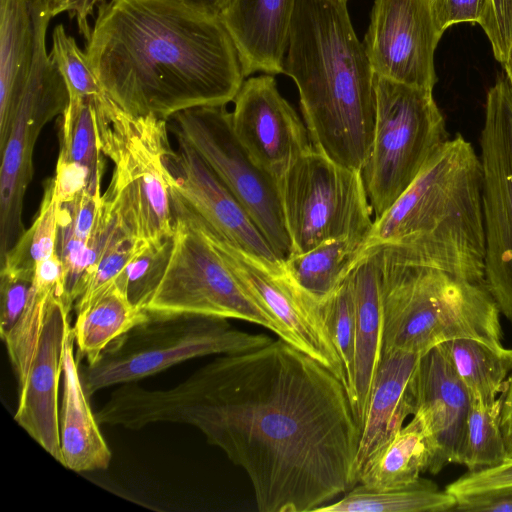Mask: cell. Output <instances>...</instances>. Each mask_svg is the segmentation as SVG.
Returning <instances> with one entry per match:
<instances>
[{
    "label": "cell",
    "mask_w": 512,
    "mask_h": 512,
    "mask_svg": "<svg viewBox=\"0 0 512 512\" xmlns=\"http://www.w3.org/2000/svg\"><path fill=\"white\" fill-rule=\"evenodd\" d=\"M100 424L199 429L247 473L260 512H308L357 485L361 427L346 387L283 339L221 355L168 389L120 385Z\"/></svg>",
    "instance_id": "obj_1"
},
{
    "label": "cell",
    "mask_w": 512,
    "mask_h": 512,
    "mask_svg": "<svg viewBox=\"0 0 512 512\" xmlns=\"http://www.w3.org/2000/svg\"><path fill=\"white\" fill-rule=\"evenodd\" d=\"M85 53L106 96L135 116L226 105L245 81L220 15L185 0L100 4Z\"/></svg>",
    "instance_id": "obj_2"
},
{
    "label": "cell",
    "mask_w": 512,
    "mask_h": 512,
    "mask_svg": "<svg viewBox=\"0 0 512 512\" xmlns=\"http://www.w3.org/2000/svg\"><path fill=\"white\" fill-rule=\"evenodd\" d=\"M284 73L297 86L312 146L361 171L374 135L375 74L346 0H296Z\"/></svg>",
    "instance_id": "obj_3"
},
{
    "label": "cell",
    "mask_w": 512,
    "mask_h": 512,
    "mask_svg": "<svg viewBox=\"0 0 512 512\" xmlns=\"http://www.w3.org/2000/svg\"><path fill=\"white\" fill-rule=\"evenodd\" d=\"M482 166L462 135L442 143L399 198L377 219L365 251L485 283Z\"/></svg>",
    "instance_id": "obj_4"
},
{
    "label": "cell",
    "mask_w": 512,
    "mask_h": 512,
    "mask_svg": "<svg viewBox=\"0 0 512 512\" xmlns=\"http://www.w3.org/2000/svg\"><path fill=\"white\" fill-rule=\"evenodd\" d=\"M379 255L383 352L422 355L458 338L502 347L499 308L485 283Z\"/></svg>",
    "instance_id": "obj_5"
},
{
    "label": "cell",
    "mask_w": 512,
    "mask_h": 512,
    "mask_svg": "<svg viewBox=\"0 0 512 512\" xmlns=\"http://www.w3.org/2000/svg\"><path fill=\"white\" fill-rule=\"evenodd\" d=\"M99 145L114 164L103 196L136 241L162 245L174 235L175 218L167 159L173 151L167 120L127 113L107 96L95 99Z\"/></svg>",
    "instance_id": "obj_6"
},
{
    "label": "cell",
    "mask_w": 512,
    "mask_h": 512,
    "mask_svg": "<svg viewBox=\"0 0 512 512\" xmlns=\"http://www.w3.org/2000/svg\"><path fill=\"white\" fill-rule=\"evenodd\" d=\"M265 334L233 328L227 319L197 315H157L110 343L80 371L88 395L137 382L181 362L209 355H230L270 343Z\"/></svg>",
    "instance_id": "obj_7"
},
{
    "label": "cell",
    "mask_w": 512,
    "mask_h": 512,
    "mask_svg": "<svg viewBox=\"0 0 512 512\" xmlns=\"http://www.w3.org/2000/svg\"><path fill=\"white\" fill-rule=\"evenodd\" d=\"M374 91V135L361 174L375 220L412 184L449 134L432 90L375 75Z\"/></svg>",
    "instance_id": "obj_8"
},
{
    "label": "cell",
    "mask_w": 512,
    "mask_h": 512,
    "mask_svg": "<svg viewBox=\"0 0 512 512\" xmlns=\"http://www.w3.org/2000/svg\"><path fill=\"white\" fill-rule=\"evenodd\" d=\"M277 183L291 255L334 239L366 241L374 217L361 171L334 162L312 146Z\"/></svg>",
    "instance_id": "obj_9"
},
{
    "label": "cell",
    "mask_w": 512,
    "mask_h": 512,
    "mask_svg": "<svg viewBox=\"0 0 512 512\" xmlns=\"http://www.w3.org/2000/svg\"><path fill=\"white\" fill-rule=\"evenodd\" d=\"M173 212L170 256L146 311L238 319L260 325L282 339L279 324L247 293L196 224L185 214Z\"/></svg>",
    "instance_id": "obj_10"
},
{
    "label": "cell",
    "mask_w": 512,
    "mask_h": 512,
    "mask_svg": "<svg viewBox=\"0 0 512 512\" xmlns=\"http://www.w3.org/2000/svg\"><path fill=\"white\" fill-rule=\"evenodd\" d=\"M36 46L32 69L14 107L0 168V260L25 231L24 196L33 177V151L43 127L69 103L65 81L46 49L52 19L47 0H31Z\"/></svg>",
    "instance_id": "obj_11"
},
{
    "label": "cell",
    "mask_w": 512,
    "mask_h": 512,
    "mask_svg": "<svg viewBox=\"0 0 512 512\" xmlns=\"http://www.w3.org/2000/svg\"><path fill=\"white\" fill-rule=\"evenodd\" d=\"M169 119L171 132L197 151L285 262L292 247L277 179L258 168L241 146L234 135L231 112L226 105L188 108Z\"/></svg>",
    "instance_id": "obj_12"
},
{
    "label": "cell",
    "mask_w": 512,
    "mask_h": 512,
    "mask_svg": "<svg viewBox=\"0 0 512 512\" xmlns=\"http://www.w3.org/2000/svg\"><path fill=\"white\" fill-rule=\"evenodd\" d=\"M480 144L485 284L512 322V90L505 75L487 93Z\"/></svg>",
    "instance_id": "obj_13"
},
{
    "label": "cell",
    "mask_w": 512,
    "mask_h": 512,
    "mask_svg": "<svg viewBox=\"0 0 512 512\" xmlns=\"http://www.w3.org/2000/svg\"><path fill=\"white\" fill-rule=\"evenodd\" d=\"M247 293L279 324L283 340L329 369L347 387L342 362L324 322L323 302L282 268L271 267L230 244L183 207ZM347 390V389H346Z\"/></svg>",
    "instance_id": "obj_14"
},
{
    "label": "cell",
    "mask_w": 512,
    "mask_h": 512,
    "mask_svg": "<svg viewBox=\"0 0 512 512\" xmlns=\"http://www.w3.org/2000/svg\"><path fill=\"white\" fill-rule=\"evenodd\" d=\"M442 35L433 0H374L363 45L375 75L433 91Z\"/></svg>",
    "instance_id": "obj_15"
},
{
    "label": "cell",
    "mask_w": 512,
    "mask_h": 512,
    "mask_svg": "<svg viewBox=\"0 0 512 512\" xmlns=\"http://www.w3.org/2000/svg\"><path fill=\"white\" fill-rule=\"evenodd\" d=\"M175 137L178 149L167 159L172 201L248 255L271 267H284V261L226 185L187 141Z\"/></svg>",
    "instance_id": "obj_16"
},
{
    "label": "cell",
    "mask_w": 512,
    "mask_h": 512,
    "mask_svg": "<svg viewBox=\"0 0 512 512\" xmlns=\"http://www.w3.org/2000/svg\"><path fill=\"white\" fill-rule=\"evenodd\" d=\"M233 102L234 135L254 164L273 178L312 147L306 126L271 74L245 80Z\"/></svg>",
    "instance_id": "obj_17"
},
{
    "label": "cell",
    "mask_w": 512,
    "mask_h": 512,
    "mask_svg": "<svg viewBox=\"0 0 512 512\" xmlns=\"http://www.w3.org/2000/svg\"><path fill=\"white\" fill-rule=\"evenodd\" d=\"M71 311L64 294L53 296L27 374L18 385L19 398L14 414L19 426L60 464L63 459L58 388L66 342L72 333Z\"/></svg>",
    "instance_id": "obj_18"
},
{
    "label": "cell",
    "mask_w": 512,
    "mask_h": 512,
    "mask_svg": "<svg viewBox=\"0 0 512 512\" xmlns=\"http://www.w3.org/2000/svg\"><path fill=\"white\" fill-rule=\"evenodd\" d=\"M414 414L420 417L433 450L429 472L463 464L471 397L456 374L443 344L419 358L412 376Z\"/></svg>",
    "instance_id": "obj_19"
},
{
    "label": "cell",
    "mask_w": 512,
    "mask_h": 512,
    "mask_svg": "<svg viewBox=\"0 0 512 512\" xmlns=\"http://www.w3.org/2000/svg\"><path fill=\"white\" fill-rule=\"evenodd\" d=\"M296 0H229L220 18L238 51L245 77L284 73Z\"/></svg>",
    "instance_id": "obj_20"
},
{
    "label": "cell",
    "mask_w": 512,
    "mask_h": 512,
    "mask_svg": "<svg viewBox=\"0 0 512 512\" xmlns=\"http://www.w3.org/2000/svg\"><path fill=\"white\" fill-rule=\"evenodd\" d=\"M356 309L354 385L350 403L364 422L383 354V314L377 248L367 249L351 271Z\"/></svg>",
    "instance_id": "obj_21"
},
{
    "label": "cell",
    "mask_w": 512,
    "mask_h": 512,
    "mask_svg": "<svg viewBox=\"0 0 512 512\" xmlns=\"http://www.w3.org/2000/svg\"><path fill=\"white\" fill-rule=\"evenodd\" d=\"M420 356L402 350L383 352L361 427L357 475L364 462L414 414L411 380Z\"/></svg>",
    "instance_id": "obj_22"
},
{
    "label": "cell",
    "mask_w": 512,
    "mask_h": 512,
    "mask_svg": "<svg viewBox=\"0 0 512 512\" xmlns=\"http://www.w3.org/2000/svg\"><path fill=\"white\" fill-rule=\"evenodd\" d=\"M72 333L63 358V393L59 413L62 465L78 472L108 468L112 452L107 445L96 414L92 412L74 356Z\"/></svg>",
    "instance_id": "obj_23"
},
{
    "label": "cell",
    "mask_w": 512,
    "mask_h": 512,
    "mask_svg": "<svg viewBox=\"0 0 512 512\" xmlns=\"http://www.w3.org/2000/svg\"><path fill=\"white\" fill-rule=\"evenodd\" d=\"M36 46L31 0H0V151Z\"/></svg>",
    "instance_id": "obj_24"
},
{
    "label": "cell",
    "mask_w": 512,
    "mask_h": 512,
    "mask_svg": "<svg viewBox=\"0 0 512 512\" xmlns=\"http://www.w3.org/2000/svg\"><path fill=\"white\" fill-rule=\"evenodd\" d=\"M433 450L422 420L413 415L392 438L381 445L361 466L357 484L375 489L409 485L428 471Z\"/></svg>",
    "instance_id": "obj_25"
},
{
    "label": "cell",
    "mask_w": 512,
    "mask_h": 512,
    "mask_svg": "<svg viewBox=\"0 0 512 512\" xmlns=\"http://www.w3.org/2000/svg\"><path fill=\"white\" fill-rule=\"evenodd\" d=\"M75 315L72 336L77 361L85 358L93 363L110 343L146 320L149 313L133 304L115 282Z\"/></svg>",
    "instance_id": "obj_26"
},
{
    "label": "cell",
    "mask_w": 512,
    "mask_h": 512,
    "mask_svg": "<svg viewBox=\"0 0 512 512\" xmlns=\"http://www.w3.org/2000/svg\"><path fill=\"white\" fill-rule=\"evenodd\" d=\"M457 498L436 483L419 478L394 488L375 489L357 484L340 500L314 512H445L454 511Z\"/></svg>",
    "instance_id": "obj_27"
},
{
    "label": "cell",
    "mask_w": 512,
    "mask_h": 512,
    "mask_svg": "<svg viewBox=\"0 0 512 512\" xmlns=\"http://www.w3.org/2000/svg\"><path fill=\"white\" fill-rule=\"evenodd\" d=\"M365 241L341 238L291 255L284 266L311 296L324 302L347 278L365 252Z\"/></svg>",
    "instance_id": "obj_28"
},
{
    "label": "cell",
    "mask_w": 512,
    "mask_h": 512,
    "mask_svg": "<svg viewBox=\"0 0 512 512\" xmlns=\"http://www.w3.org/2000/svg\"><path fill=\"white\" fill-rule=\"evenodd\" d=\"M443 345L471 399L484 404L495 402L512 371V349L472 338L453 339Z\"/></svg>",
    "instance_id": "obj_29"
},
{
    "label": "cell",
    "mask_w": 512,
    "mask_h": 512,
    "mask_svg": "<svg viewBox=\"0 0 512 512\" xmlns=\"http://www.w3.org/2000/svg\"><path fill=\"white\" fill-rule=\"evenodd\" d=\"M59 207L50 179L33 224L1 259V271L34 275L36 264L57 252Z\"/></svg>",
    "instance_id": "obj_30"
},
{
    "label": "cell",
    "mask_w": 512,
    "mask_h": 512,
    "mask_svg": "<svg viewBox=\"0 0 512 512\" xmlns=\"http://www.w3.org/2000/svg\"><path fill=\"white\" fill-rule=\"evenodd\" d=\"M502 402L503 392L491 404L471 399L462 464L469 472L494 468L507 460L500 424Z\"/></svg>",
    "instance_id": "obj_31"
},
{
    "label": "cell",
    "mask_w": 512,
    "mask_h": 512,
    "mask_svg": "<svg viewBox=\"0 0 512 512\" xmlns=\"http://www.w3.org/2000/svg\"><path fill=\"white\" fill-rule=\"evenodd\" d=\"M60 116L58 157L85 164L94 172L103 173L104 162L99 145L95 99H69Z\"/></svg>",
    "instance_id": "obj_32"
},
{
    "label": "cell",
    "mask_w": 512,
    "mask_h": 512,
    "mask_svg": "<svg viewBox=\"0 0 512 512\" xmlns=\"http://www.w3.org/2000/svg\"><path fill=\"white\" fill-rule=\"evenodd\" d=\"M324 322L342 362L347 393L354 385L356 309L351 272L341 285L323 302Z\"/></svg>",
    "instance_id": "obj_33"
},
{
    "label": "cell",
    "mask_w": 512,
    "mask_h": 512,
    "mask_svg": "<svg viewBox=\"0 0 512 512\" xmlns=\"http://www.w3.org/2000/svg\"><path fill=\"white\" fill-rule=\"evenodd\" d=\"M145 244L136 241L123 228L117 227L100 258L84 280L74 311H78L116 282L127 264L140 252Z\"/></svg>",
    "instance_id": "obj_34"
},
{
    "label": "cell",
    "mask_w": 512,
    "mask_h": 512,
    "mask_svg": "<svg viewBox=\"0 0 512 512\" xmlns=\"http://www.w3.org/2000/svg\"><path fill=\"white\" fill-rule=\"evenodd\" d=\"M49 54L65 81L69 99H101L106 96L86 53L80 50L75 39L66 33L62 25L53 30Z\"/></svg>",
    "instance_id": "obj_35"
},
{
    "label": "cell",
    "mask_w": 512,
    "mask_h": 512,
    "mask_svg": "<svg viewBox=\"0 0 512 512\" xmlns=\"http://www.w3.org/2000/svg\"><path fill=\"white\" fill-rule=\"evenodd\" d=\"M172 239L162 245H145L117 278L131 302L145 309L165 271Z\"/></svg>",
    "instance_id": "obj_36"
},
{
    "label": "cell",
    "mask_w": 512,
    "mask_h": 512,
    "mask_svg": "<svg viewBox=\"0 0 512 512\" xmlns=\"http://www.w3.org/2000/svg\"><path fill=\"white\" fill-rule=\"evenodd\" d=\"M512 489V460L478 472H467L450 483L446 490L457 499L496 494Z\"/></svg>",
    "instance_id": "obj_37"
},
{
    "label": "cell",
    "mask_w": 512,
    "mask_h": 512,
    "mask_svg": "<svg viewBox=\"0 0 512 512\" xmlns=\"http://www.w3.org/2000/svg\"><path fill=\"white\" fill-rule=\"evenodd\" d=\"M479 25L495 59L503 65L512 48V0H486Z\"/></svg>",
    "instance_id": "obj_38"
},
{
    "label": "cell",
    "mask_w": 512,
    "mask_h": 512,
    "mask_svg": "<svg viewBox=\"0 0 512 512\" xmlns=\"http://www.w3.org/2000/svg\"><path fill=\"white\" fill-rule=\"evenodd\" d=\"M34 275L0 271V336L3 339L20 318Z\"/></svg>",
    "instance_id": "obj_39"
},
{
    "label": "cell",
    "mask_w": 512,
    "mask_h": 512,
    "mask_svg": "<svg viewBox=\"0 0 512 512\" xmlns=\"http://www.w3.org/2000/svg\"><path fill=\"white\" fill-rule=\"evenodd\" d=\"M103 173L94 172L89 166L58 157L52 178L59 206L76 200L85 190L101 185Z\"/></svg>",
    "instance_id": "obj_40"
},
{
    "label": "cell",
    "mask_w": 512,
    "mask_h": 512,
    "mask_svg": "<svg viewBox=\"0 0 512 512\" xmlns=\"http://www.w3.org/2000/svg\"><path fill=\"white\" fill-rule=\"evenodd\" d=\"M486 0H433L437 25L441 32L455 24H479Z\"/></svg>",
    "instance_id": "obj_41"
},
{
    "label": "cell",
    "mask_w": 512,
    "mask_h": 512,
    "mask_svg": "<svg viewBox=\"0 0 512 512\" xmlns=\"http://www.w3.org/2000/svg\"><path fill=\"white\" fill-rule=\"evenodd\" d=\"M52 18L67 12L71 18L76 19L79 33L86 41L89 40L92 27L89 24V17L93 15L96 6L106 0H47Z\"/></svg>",
    "instance_id": "obj_42"
},
{
    "label": "cell",
    "mask_w": 512,
    "mask_h": 512,
    "mask_svg": "<svg viewBox=\"0 0 512 512\" xmlns=\"http://www.w3.org/2000/svg\"><path fill=\"white\" fill-rule=\"evenodd\" d=\"M454 511L512 512V489L491 495L457 499Z\"/></svg>",
    "instance_id": "obj_43"
},
{
    "label": "cell",
    "mask_w": 512,
    "mask_h": 512,
    "mask_svg": "<svg viewBox=\"0 0 512 512\" xmlns=\"http://www.w3.org/2000/svg\"><path fill=\"white\" fill-rule=\"evenodd\" d=\"M500 424L507 460H512V371L503 391Z\"/></svg>",
    "instance_id": "obj_44"
},
{
    "label": "cell",
    "mask_w": 512,
    "mask_h": 512,
    "mask_svg": "<svg viewBox=\"0 0 512 512\" xmlns=\"http://www.w3.org/2000/svg\"><path fill=\"white\" fill-rule=\"evenodd\" d=\"M188 3L208 11L213 14L220 15L229 0H185Z\"/></svg>",
    "instance_id": "obj_45"
},
{
    "label": "cell",
    "mask_w": 512,
    "mask_h": 512,
    "mask_svg": "<svg viewBox=\"0 0 512 512\" xmlns=\"http://www.w3.org/2000/svg\"><path fill=\"white\" fill-rule=\"evenodd\" d=\"M503 67H504V71H505V77L509 83V86L512 90V48L510 50V53H509V56H508V59L506 60V62L503 64Z\"/></svg>",
    "instance_id": "obj_46"
},
{
    "label": "cell",
    "mask_w": 512,
    "mask_h": 512,
    "mask_svg": "<svg viewBox=\"0 0 512 512\" xmlns=\"http://www.w3.org/2000/svg\"><path fill=\"white\" fill-rule=\"evenodd\" d=\"M346 1H348V0H346Z\"/></svg>",
    "instance_id": "obj_47"
}]
</instances>
